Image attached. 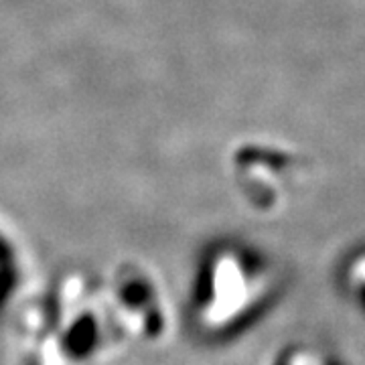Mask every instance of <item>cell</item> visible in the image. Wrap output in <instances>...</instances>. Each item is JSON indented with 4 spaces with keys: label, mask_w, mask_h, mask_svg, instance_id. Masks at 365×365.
Wrapping results in <instances>:
<instances>
[{
    "label": "cell",
    "mask_w": 365,
    "mask_h": 365,
    "mask_svg": "<svg viewBox=\"0 0 365 365\" xmlns=\"http://www.w3.org/2000/svg\"><path fill=\"white\" fill-rule=\"evenodd\" d=\"M124 345L102 280L88 270L57 274L23 314L25 365H108Z\"/></svg>",
    "instance_id": "1"
},
{
    "label": "cell",
    "mask_w": 365,
    "mask_h": 365,
    "mask_svg": "<svg viewBox=\"0 0 365 365\" xmlns=\"http://www.w3.org/2000/svg\"><path fill=\"white\" fill-rule=\"evenodd\" d=\"M280 290V272L270 256L240 242L209 248L187 290L185 319L193 335L222 343L260 319Z\"/></svg>",
    "instance_id": "2"
},
{
    "label": "cell",
    "mask_w": 365,
    "mask_h": 365,
    "mask_svg": "<svg viewBox=\"0 0 365 365\" xmlns=\"http://www.w3.org/2000/svg\"><path fill=\"white\" fill-rule=\"evenodd\" d=\"M108 309L126 343L158 347L173 333V309L158 278L136 262H122L102 280Z\"/></svg>",
    "instance_id": "3"
},
{
    "label": "cell",
    "mask_w": 365,
    "mask_h": 365,
    "mask_svg": "<svg viewBox=\"0 0 365 365\" xmlns=\"http://www.w3.org/2000/svg\"><path fill=\"white\" fill-rule=\"evenodd\" d=\"M307 173V158L287 144H248L234 158L235 185L242 199L252 211L266 217L278 215L290 205Z\"/></svg>",
    "instance_id": "4"
},
{
    "label": "cell",
    "mask_w": 365,
    "mask_h": 365,
    "mask_svg": "<svg viewBox=\"0 0 365 365\" xmlns=\"http://www.w3.org/2000/svg\"><path fill=\"white\" fill-rule=\"evenodd\" d=\"M26 287V266L21 250L0 230V321L16 307Z\"/></svg>",
    "instance_id": "5"
},
{
    "label": "cell",
    "mask_w": 365,
    "mask_h": 365,
    "mask_svg": "<svg viewBox=\"0 0 365 365\" xmlns=\"http://www.w3.org/2000/svg\"><path fill=\"white\" fill-rule=\"evenodd\" d=\"M341 288L359 314L365 317V240L341 264Z\"/></svg>",
    "instance_id": "6"
},
{
    "label": "cell",
    "mask_w": 365,
    "mask_h": 365,
    "mask_svg": "<svg viewBox=\"0 0 365 365\" xmlns=\"http://www.w3.org/2000/svg\"><path fill=\"white\" fill-rule=\"evenodd\" d=\"M268 365H341L335 357H331L323 349L309 343H290L274 353Z\"/></svg>",
    "instance_id": "7"
}]
</instances>
